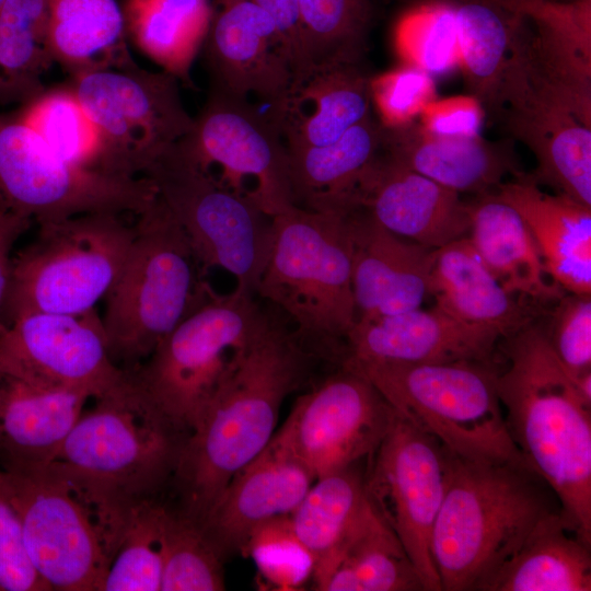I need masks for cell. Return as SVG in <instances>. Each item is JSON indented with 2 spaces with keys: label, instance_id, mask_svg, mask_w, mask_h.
<instances>
[{
  "label": "cell",
  "instance_id": "40",
  "mask_svg": "<svg viewBox=\"0 0 591 591\" xmlns=\"http://www.w3.org/2000/svg\"><path fill=\"white\" fill-rule=\"evenodd\" d=\"M224 561L199 522L165 505L161 591L224 590Z\"/></svg>",
  "mask_w": 591,
  "mask_h": 591
},
{
  "label": "cell",
  "instance_id": "48",
  "mask_svg": "<svg viewBox=\"0 0 591 591\" xmlns=\"http://www.w3.org/2000/svg\"><path fill=\"white\" fill-rule=\"evenodd\" d=\"M32 222L0 199V318L10 279L12 248Z\"/></svg>",
  "mask_w": 591,
  "mask_h": 591
},
{
  "label": "cell",
  "instance_id": "19",
  "mask_svg": "<svg viewBox=\"0 0 591 591\" xmlns=\"http://www.w3.org/2000/svg\"><path fill=\"white\" fill-rule=\"evenodd\" d=\"M212 19L201 48L209 89L258 102L276 112L293 83L276 25L253 0H211Z\"/></svg>",
  "mask_w": 591,
  "mask_h": 591
},
{
  "label": "cell",
  "instance_id": "41",
  "mask_svg": "<svg viewBox=\"0 0 591 591\" xmlns=\"http://www.w3.org/2000/svg\"><path fill=\"white\" fill-rule=\"evenodd\" d=\"M164 510L157 498L134 506L102 591H161Z\"/></svg>",
  "mask_w": 591,
  "mask_h": 591
},
{
  "label": "cell",
  "instance_id": "7",
  "mask_svg": "<svg viewBox=\"0 0 591 591\" xmlns=\"http://www.w3.org/2000/svg\"><path fill=\"white\" fill-rule=\"evenodd\" d=\"M341 362L360 370L397 414L437 438L451 453L470 461L530 468L508 430L491 363Z\"/></svg>",
  "mask_w": 591,
  "mask_h": 591
},
{
  "label": "cell",
  "instance_id": "42",
  "mask_svg": "<svg viewBox=\"0 0 591 591\" xmlns=\"http://www.w3.org/2000/svg\"><path fill=\"white\" fill-rule=\"evenodd\" d=\"M402 58L432 76L460 67L457 34L451 0H422L410 5L394 26Z\"/></svg>",
  "mask_w": 591,
  "mask_h": 591
},
{
  "label": "cell",
  "instance_id": "29",
  "mask_svg": "<svg viewBox=\"0 0 591 591\" xmlns=\"http://www.w3.org/2000/svg\"><path fill=\"white\" fill-rule=\"evenodd\" d=\"M428 294L440 311L506 337L533 321L531 309L499 283L467 236L436 248Z\"/></svg>",
  "mask_w": 591,
  "mask_h": 591
},
{
  "label": "cell",
  "instance_id": "47",
  "mask_svg": "<svg viewBox=\"0 0 591 591\" xmlns=\"http://www.w3.org/2000/svg\"><path fill=\"white\" fill-rule=\"evenodd\" d=\"M420 125L441 137H477L484 109L475 97H455L430 103L420 113Z\"/></svg>",
  "mask_w": 591,
  "mask_h": 591
},
{
  "label": "cell",
  "instance_id": "37",
  "mask_svg": "<svg viewBox=\"0 0 591 591\" xmlns=\"http://www.w3.org/2000/svg\"><path fill=\"white\" fill-rule=\"evenodd\" d=\"M13 113L63 162L84 171L135 178L116 173L99 126L68 82L45 88Z\"/></svg>",
  "mask_w": 591,
  "mask_h": 591
},
{
  "label": "cell",
  "instance_id": "35",
  "mask_svg": "<svg viewBox=\"0 0 591 591\" xmlns=\"http://www.w3.org/2000/svg\"><path fill=\"white\" fill-rule=\"evenodd\" d=\"M460 67L473 97L489 111L508 69L524 14L511 0H451Z\"/></svg>",
  "mask_w": 591,
  "mask_h": 591
},
{
  "label": "cell",
  "instance_id": "24",
  "mask_svg": "<svg viewBox=\"0 0 591 591\" xmlns=\"http://www.w3.org/2000/svg\"><path fill=\"white\" fill-rule=\"evenodd\" d=\"M90 397L57 386L0 354V463L47 464Z\"/></svg>",
  "mask_w": 591,
  "mask_h": 591
},
{
  "label": "cell",
  "instance_id": "45",
  "mask_svg": "<svg viewBox=\"0 0 591 591\" xmlns=\"http://www.w3.org/2000/svg\"><path fill=\"white\" fill-rule=\"evenodd\" d=\"M370 93L381 125L391 127L419 116L433 102L434 88L430 74L406 65L371 77Z\"/></svg>",
  "mask_w": 591,
  "mask_h": 591
},
{
  "label": "cell",
  "instance_id": "5",
  "mask_svg": "<svg viewBox=\"0 0 591 591\" xmlns=\"http://www.w3.org/2000/svg\"><path fill=\"white\" fill-rule=\"evenodd\" d=\"M355 208V207H354ZM292 206L273 217L269 255L255 294L297 335L338 364L357 321L351 283V212Z\"/></svg>",
  "mask_w": 591,
  "mask_h": 591
},
{
  "label": "cell",
  "instance_id": "26",
  "mask_svg": "<svg viewBox=\"0 0 591 591\" xmlns=\"http://www.w3.org/2000/svg\"><path fill=\"white\" fill-rule=\"evenodd\" d=\"M493 193L521 216L552 280L569 293L591 296V207L543 192L523 172Z\"/></svg>",
  "mask_w": 591,
  "mask_h": 591
},
{
  "label": "cell",
  "instance_id": "17",
  "mask_svg": "<svg viewBox=\"0 0 591 591\" xmlns=\"http://www.w3.org/2000/svg\"><path fill=\"white\" fill-rule=\"evenodd\" d=\"M491 112L534 153L537 166L525 177L591 207L590 114L546 85L512 57Z\"/></svg>",
  "mask_w": 591,
  "mask_h": 591
},
{
  "label": "cell",
  "instance_id": "12",
  "mask_svg": "<svg viewBox=\"0 0 591 591\" xmlns=\"http://www.w3.org/2000/svg\"><path fill=\"white\" fill-rule=\"evenodd\" d=\"M157 196L146 176L114 177L63 162L14 113H0V199L38 225L96 211L138 216Z\"/></svg>",
  "mask_w": 591,
  "mask_h": 591
},
{
  "label": "cell",
  "instance_id": "16",
  "mask_svg": "<svg viewBox=\"0 0 591 591\" xmlns=\"http://www.w3.org/2000/svg\"><path fill=\"white\" fill-rule=\"evenodd\" d=\"M394 415L360 370L340 362L297 398L271 440L317 478L371 455Z\"/></svg>",
  "mask_w": 591,
  "mask_h": 591
},
{
  "label": "cell",
  "instance_id": "23",
  "mask_svg": "<svg viewBox=\"0 0 591 591\" xmlns=\"http://www.w3.org/2000/svg\"><path fill=\"white\" fill-rule=\"evenodd\" d=\"M351 235L357 321L420 308L436 248L392 233L359 206L351 212Z\"/></svg>",
  "mask_w": 591,
  "mask_h": 591
},
{
  "label": "cell",
  "instance_id": "15",
  "mask_svg": "<svg viewBox=\"0 0 591 591\" xmlns=\"http://www.w3.org/2000/svg\"><path fill=\"white\" fill-rule=\"evenodd\" d=\"M367 496L399 540L425 591H441L431 533L449 475V451L395 412L382 441L368 456Z\"/></svg>",
  "mask_w": 591,
  "mask_h": 591
},
{
  "label": "cell",
  "instance_id": "20",
  "mask_svg": "<svg viewBox=\"0 0 591 591\" xmlns=\"http://www.w3.org/2000/svg\"><path fill=\"white\" fill-rule=\"evenodd\" d=\"M352 201L392 233L439 248L467 236L468 202L461 194L390 159L382 151L364 169Z\"/></svg>",
  "mask_w": 591,
  "mask_h": 591
},
{
  "label": "cell",
  "instance_id": "32",
  "mask_svg": "<svg viewBox=\"0 0 591 591\" xmlns=\"http://www.w3.org/2000/svg\"><path fill=\"white\" fill-rule=\"evenodd\" d=\"M591 544L559 510L543 515L482 591H590Z\"/></svg>",
  "mask_w": 591,
  "mask_h": 591
},
{
  "label": "cell",
  "instance_id": "18",
  "mask_svg": "<svg viewBox=\"0 0 591 591\" xmlns=\"http://www.w3.org/2000/svg\"><path fill=\"white\" fill-rule=\"evenodd\" d=\"M0 354L51 384L99 397L127 371L111 358L101 316L28 313L0 324Z\"/></svg>",
  "mask_w": 591,
  "mask_h": 591
},
{
  "label": "cell",
  "instance_id": "43",
  "mask_svg": "<svg viewBox=\"0 0 591 591\" xmlns=\"http://www.w3.org/2000/svg\"><path fill=\"white\" fill-rule=\"evenodd\" d=\"M244 555L251 556L263 577L282 590H298L312 578L313 559L294 535L289 517L262 525Z\"/></svg>",
  "mask_w": 591,
  "mask_h": 591
},
{
  "label": "cell",
  "instance_id": "4",
  "mask_svg": "<svg viewBox=\"0 0 591 591\" xmlns=\"http://www.w3.org/2000/svg\"><path fill=\"white\" fill-rule=\"evenodd\" d=\"M546 488L528 467L470 461L449 451L445 493L431 533L441 591H482L536 522L559 510Z\"/></svg>",
  "mask_w": 591,
  "mask_h": 591
},
{
  "label": "cell",
  "instance_id": "49",
  "mask_svg": "<svg viewBox=\"0 0 591 591\" xmlns=\"http://www.w3.org/2000/svg\"><path fill=\"white\" fill-rule=\"evenodd\" d=\"M4 2V0H0V5Z\"/></svg>",
  "mask_w": 591,
  "mask_h": 591
},
{
  "label": "cell",
  "instance_id": "6",
  "mask_svg": "<svg viewBox=\"0 0 591 591\" xmlns=\"http://www.w3.org/2000/svg\"><path fill=\"white\" fill-rule=\"evenodd\" d=\"M206 270L158 196L137 216L135 236L101 317L112 360L134 371L199 302Z\"/></svg>",
  "mask_w": 591,
  "mask_h": 591
},
{
  "label": "cell",
  "instance_id": "14",
  "mask_svg": "<svg viewBox=\"0 0 591 591\" xmlns=\"http://www.w3.org/2000/svg\"><path fill=\"white\" fill-rule=\"evenodd\" d=\"M68 83L99 126L120 176H143L160 154L194 127L179 80L163 70L137 65L88 72Z\"/></svg>",
  "mask_w": 591,
  "mask_h": 591
},
{
  "label": "cell",
  "instance_id": "25",
  "mask_svg": "<svg viewBox=\"0 0 591 591\" xmlns=\"http://www.w3.org/2000/svg\"><path fill=\"white\" fill-rule=\"evenodd\" d=\"M382 128L385 155L460 194L493 193L508 174L522 173L510 140L441 137L415 120Z\"/></svg>",
  "mask_w": 591,
  "mask_h": 591
},
{
  "label": "cell",
  "instance_id": "27",
  "mask_svg": "<svg viewBox=\"0 0 591 591\" xmlns=\"http://www.w3.org/2000/svg\"><path fill=\"white\" fill-rule=\"evenodd\" d=\"M371 77L361 63L314 71L291 86L276 112L287 148L331 143L371 115Z\"/></svg>",
  "mask_w": 591,
  "mask_h": 591
},
{
  "label": "cell",
  "instance_id": "11",
  "mask_svg": "<svg viewBox=\"0 0 591 591\" xmlns=\"http://www.w3.org/2000/svg\"><path fill=\"white\" fill-rule=\"evenodd\" d=\"M143 176L183 229L205 270L218 267L255 294L273 240V218L216 181L175 144Z\"/></svg>",
  "mask_w": 591,
  "mask_h": 591
},
{
  "label": "cell",
  "instance_id": "3",
  "mask_svg": "<svg viewBox=\"0 0 591 591\" xmlns=\"http://www.w3.org/2000/svg\"><path fill=\"white\" fill-rule=\"evenodd\" d=\"M2 470L27 554L49 590L102 591L137 502L57 462Z\"/></svg>",
  "mask_w": 591,
  "mask_h": 591
},
{
  "label": "cell",
  "instance_id": "46",
  "mask_svg": "<svg viewBox=\"0 0 591 591\" xmlns=\"http://www.w3.org/2000/svg\"><path fill=\"white\" fill-rule=\"evenodd\" d=\"M48 590L27 554L21 521L0 465V591Z\"/></svg>",
  "mask_w": 591,
  "mask_h": 591
},
{
  "label": "cell",
  "instance_id": "21",
  "mask_svg": "<svg viewBox=\"0 0 591 591\" xmlns=\"http://www.w3.org/2000/svg\"><path fill=\"white\" fill-rule=\"evenodd\" d=\"M314 475L273 440L221 491L200 525L224 560L244 555L252 535L270 520L289 515Z\"/></svg>",
  "mask_w": 591,
  "mask_h": 591
},
{
  "label": "cell",
  "instance_id": "22",
  "mask_svg": "<svg viewBox=\"0 0 591 591\" xmlns=\"http://www.w3.org/2000/svg\"><path fill=\"white\" fill-rule=\"evenodd\" d=\"M501 338H506L505 334L495 327L463 322L434 306L429 310L420 306L356 321L346 337L341 361L491 363Z\"/></svg>",
  "mask_w": 591,
  "mask_h": 591
},
{
  "label": "cell",
  "instance_id": "31",
  "mask_svg": "<svg viewBox=\"0 0 591 591\" xmlns=\"http://www.w3.org/2000/svg\"><path fill=\"white\" fill-rule=\"evenodd\" d=\"M47 45L70 78L137 66L117 0H46Z\"/></svg>",
  "mask_w": 591,
  "mask_h": 591
},
{
  "label": "cell",
  "instance_id": "44",
  "mask_svg": "<svg viewBox=\"0 0 591 591\" xmlns=\"http://www.w3.org/2000/svg\"><path fill=\"white\" fill-rule=\"evenodd\" d=\"M544 327L555 356L575 382L591 371V296L567 293Z\"/></svg>",
  "mask_w": 591,
  "mask_h": 591
},
{
  "label": "cell",
  "instance_id": "9",
  "mask_svg": "<svg viewBox=\"0 0 591 591\" xmlns=\"http://www.w3.org/2000/svg\"><path fill=\"white\" fill-rule=\"evenodd\" d=\"M134 236L135 223L112 211L39 224L34 241L12 256L0 324L28 313L95 310L119 276Z\"/></svg>",
  "mask_w": 591,
  "mask_h": 591
},
{
  "label": "cell",
  "instance_id": "30",
  "mask_svg": "<svg viewBox=\"0 0 591 591\" xmlns=\"http://www.w3.org/2000/svg\"><path fill=\"white\" fill-rule=\"evenodd\" d=\"M382 131L370 115L331 143L286 147L294 206L313 211L349 209L357 181L381 151Z\"/></svg>",
  "mask_w": 591,
  "mask_h": 591
},
{
  "label": "cell",
  "instance_id": "34",
  "mask_svg": "<svg viewBox=\"0 0 591 591\" xmlns=\"http://www.w3.org/2000/svg\"><path fill=\"white\" fill-rule=\"evenodd\" d=\"M121 10L128 40L192 86V68L212 19L211 0H123Z\"/></svg>",
  "mask_w": 591,
  "mask_h": 591
},
{
  "label": "cell",
  "instance_id": "1",
  "mask_svg": "<svg viewBox=\"0 0 591 591\" xmlns=\"http://www.w3.org/2000/svg\"><path fill=\"white\" fill-rule=\"evenodd\" d=\"M326 361L280 314L216 391L183 447L171 486L177 510L201 522L231 478L275 434L285 398Z\"/></svg>",
  "mask_w": 591,
  "mask_h": 591
},
{
  "label": "cell",
  "instance_id": "2",
  "mask_svg": "<svg viewBox=\"0 0 591 591\" xmlns=\"http://www.w3.org/2000/svg\"><path fill=\"white\" fill-rule=\"evenodd\" d=\"M507 368L496 389L510 436L549 487L567 525L591 544V405L529 322L506 337Z\"/></svg>",
  "mask_w": 591,
  "mask_h": 591
},
{
  "label": "cell",
  "instance_id": "33",
  "mask_svg": "<svg viewBox=\"0 0 591 591\" xmlns=\"http://www.w3.org/2000/svg\"><path fill=\"white\" fill-rule=\"evenodd\" d=\"M357 464L315 478L288 515L294 535L313 559L311 579L315 590L321 589L371 506L364 474Z\"/></svg>",
  "mask_w": 591,
  "mask_h": 591
},
{
  "label": "cell",
  "instance_id": "38",
  "mask_svg": "<svg viewBox=\"0 0 591 591\" xmlns=\"http://www.w3.org/2000/svg\"><path fill=\"white\" fill-rule=\"evenodd\" d=\"M373 15L371 0H298L301 71L293 84L314 71L361 63Z\"/></svg>",
  "mask_w": 591,
  "mask_h": 591
},
{
  "label": "cell",
  "instance_id": "8",
  "mask_svg": "<svg viewBox=\"0 0 591 591\" xmlns=\"http://www.w3.org/2000/svg\"><path fill=\"white\" fill-rule=\"evenodd\" d=\"M254 293H229L209 283L192 311L150 357L128 371L139 389L171 420L190 432L221 383L269 323Z\"/></svg>",
  "mask_w": 591,
  "mask_h": 591
},
{
  "label": "cell",
  "instance_id": "13",
  "mask_svg": "<svg viewBox=\"0 0 591 591\" xmlns=\"http://www.w3.org/2000/svg\"><path fill=\"white\" fill-rule=\"evenodd\" d=\"M176 146L221 185L275 217L294 206L286 143L258 104L209 89Z\"/></svg>",
  "mask_w": 591,
  "mask_h": 591
},
{
  "label": "cell",
  "instance_id": "10",
  "mask_svg": "<svg viewBox=\"0 0 591 591\" xmlns=\"http://www.w3.org/2000/svg\"><path fill=\"white\" fill-rule=\"evenodd\" d=\"M128 372V371H127ZM58 452L57 462L130 502L157 496L174 477L189 434L166 417L131 374L93 398Z\"/></svg>",
  "mask_w": 591,
  "mask_h": 591
},
{
  "label": "cell",
  "instance_id": "39",
  "mask_svg": "<svg viewBox=\"0 0 591 591\" xmlns=\"http://www.w3.org/2000/svg\"><path fill=\"white\" fill-rule=\"evenodd\" d=\"M46 26V0L0 5V102L23 104L46 88L42 77L54 63Z\"/></svg>",
  "mask_w": 591,
  "mask_h": 591
},
{
  "label": "cell",
  "instance_id": "28",
  "mask_svg": "<svg viewBox=\"0 0 591 591\" xmlns=\"http://www.w3.org/2000/svg\"><path fill=\"white\" fill-rule=\"evenodd\" d=\"M468 202L467 237L499 283L535 304L557 301L565 290L548 276L535 241L518 211L494 193Z\"/></svg>",
  "mask_w": 591,
  "mask_h": 591
},
{
  "label": "cell",
  "instance_id": "36",
  "mask_svg": "<svg viewBox=\"0 0 591 591\" xmlns=\"http://www.w3.org/2000/svg\"><path fill=\"white\" fill-rule=\"evenodd\" d=\"M321 591H425L403 545L371 505Z\"/></svg>",
  "mask_w": 591,
  "mask_h": 591
}]
</instances>
